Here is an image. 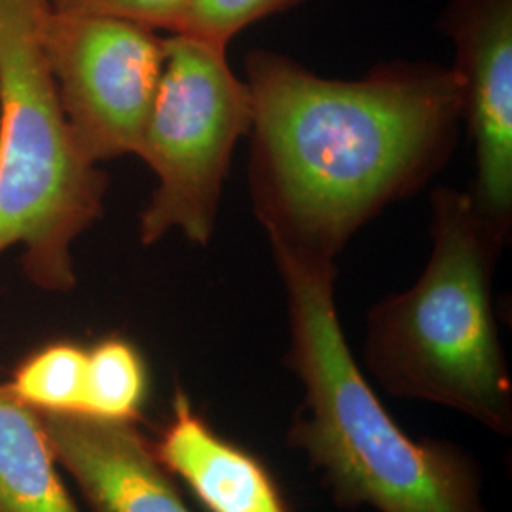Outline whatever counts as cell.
Masks as SVG:
<instances>
[{
	"label": "cell",
	"mask_w": 512,
	"mask_h": 512,
	"mask_svg": "<svg viewBox=\"0 0 512 512\" xmlns=\"http://www.w3.org/2000/svg\"><path fill=\"white\" fill-rule=\"evenodd\" d=\"M245 69L251 200L270 245L298 255L336 262L361 226L446 164L463 122L458 76L439 65L334 80L253 50Z\"/></svg>",
	"instance_id": "cell-1"
},
{
	"label": "cell",
	"mask_w": 512,
	"mask_h": 512,
	"mask_svg": "<svg viewBox=\"0 0 512 512\" xmlns=\"http://www.w3.org/2000/svg\"><path fill=\"white\" fill-rule=\"evenodd\" d=\"M287 296V365L304 403L287 433L348 511L486 512L476 459L448 440H414L351 355L336 300V262L272 245Z\"/></svg>",
	"instance_id": "cell-2"
},
{
	"label": "cell",
	"mask_w": 512,
	"mask_h": 512,
	"mask_svg": "<svg viewBox=\"0 0 512 512\" xmlns=\"http://www.w3.org/2000/svg\"><path fill=\"white\" fill-rule=\"evenodd\" d=\"M431 203L429 262L410 289L368 311L365 365L393 397L452 408L511 437V374L492 302L505 243L469 192L437 188Z\"/></svg>",
	"instance_id": "cell-3"
},
{
	"label": "cell",
	"mask_w": 512,
	"mask_h": 512,
	"mask_svg": "<svg viewBox=\"0 0 512 512\" xmlns=\"http://www.w3.org/2000/svg\"><path fill=\"white\" fill-rule=\"evenodd\" d=\"M52 0H0V255L50 293L76 287L73 243L103 213L109 179L74 139L42 46Z\"/></svg>",
	"instance_id": "cell-4"
},
{
	"label": "cell",
	"mask_w": 512,
	"mask_h": 512,
	"mask_svg": "<svg viewBox=\"0 0 512 512\" xmlns=\"http://www.w3.org/2000/svg\"><path fill=\"white\" fill-rule=\"evenodd\" d=\"M137 156L158 186L141 215L139 238L154 245L169 232L205 245L215 230L232 154L253 126V97L226 48L173 33Z\"/></svg>",
	"instance_id": "cell-5"
},
{
	"label": "cell",
	"mask_w": 512,
	"mask_h": 512,
	"mask_svg": "<svg viewBox=\"0 0 512 512\" xmlns=\"http://www.w3.org/2000/svg\"><path fill=\"white\" fill-rule=\"evenodd\" d=\"M42 46L84 156L99 164L137 154L164 69V40L126 19L50 8Z\"/></svg>",
	"instance_id": "cell-6"
},
{
	"label": "cell",
	"mask_w": 512,
	"mask_h": 512,
	"mask_svg": "<svg viewBox=\"0 0 512 512\" xmlns=\"http://www.w3.org/2000/svg\"><path fill=\"white\" fill-rule=\"evenodd\" d=\"M440 27L456 46L461 118L475 150L469 196L507 243L512 226V0H450Z\"/></svg>",
	"instance_id": "cell-7"
},
{
	"label": "cell",
	"mask_w": 512,
	"mask_h": 512,
	"mask_svg": "<svg viewBox=\"0 0 512 512\" xmlns=\"http://www.w3.org/2000/svg\"><path fill=\"white\" fill-rule=\"evenodd\" d=\"M90 512H192L137 423L40 414Z\"/></svg>",
	"instance_id": "cell-8"
},
{
	"label": "cell",
	"mask_w": 512,
	"mask_h": 512,
	"mask_svg": "<svg viewBox=\"0 0 512 512\" xmlns=\"http://www.w3.org/2000/svg\"><path fill=\"white\" fill-rule=\"evenodd\" d=\"M154 452L209 512H289L274 478L258 459L222 439L179 387Z\"/></svg>",
	"instance_id": "cell-9"
},
{
	"label": "cell",
	"mask_w": 512,
	"mask_h": 512,
	"mask_svg": "<svg viewBox=\"0 0 512 512\" xmlns=\"http://www.w3.org/2000/svg\"><path fill=\"white\" fill-rule=\"evenodd\" d=\"M40 414L0 384V512H82Z\"/></svg>",
	"instance_id": "cell-10"
},
{
	"label": "cell",
	"mask_w": 512,
	"mask_h": 512,
	"mask_svg": "<svg viewBox=\"0 0 512 512\" xmlns=\"http://www.w3.org/2000/svg\"><path fill=\"white\" fill-rule=\"evenodd\" d=\"M88 348L57 340L31 351L6 387L38 414L84 416Z\"/></svg>",
	"instance_id": "cell-11"
},
{
	"label": "cell",
	"mask_w": 512,
	"mask_h": 512,
	"mask_svg": "<svg viewBox=\"0 0 512 512\" xmlns=\"http://www.w3.org/2000/svg\"><path fill=\"white\" fill-rule=\"evenodd\" d=\"M147 395V363L128 338L107 336L88 348L86 418L137 423Z\"/></svg>",
	"instance_id": "cell-12"
},
{
	"label": "cell",
	"mask_w": 512,
	"mask_h": 512,
	"mask_svg": "<svg viewBox=\"0 0 512 512\" xmlns=\"http://www.w3.org/2000/svg\"><path fill=\"white\" fill-rule=\"evenodd\" d=\"M302 0H192L177 33L228 48L230 40L260 19L291 10Z\"/></svg>",
	"instance_id": "cell-13"
},
{
	"label": "cell",
	"mask_w": 512,
	"mask_h": 512,
	"mask_svg": "<svg viewBox=\"0 0 512 512\" xmlns=\"http://www.w3.org/2000/svg\"><path fill=\"white\" fill-rule=\"evenodd\" d=\"M192 0H52L57 12L97 14L126 19L152 31L167 29L177 33Z\"/></svg>",
	"instance_id": "cell-14"
}]
</instances>
